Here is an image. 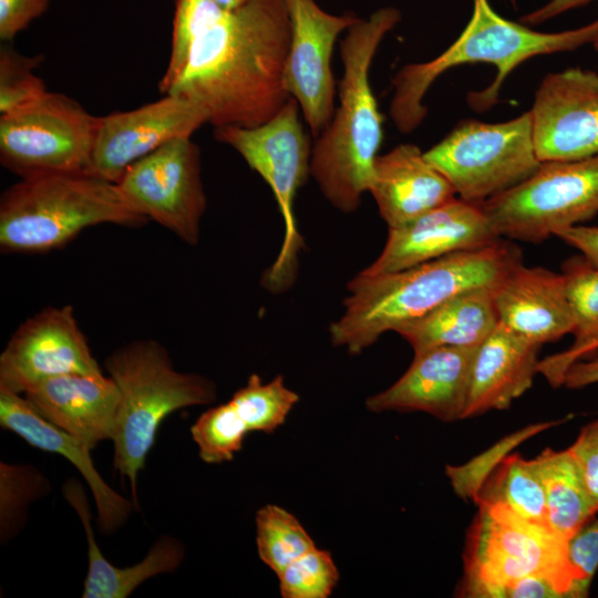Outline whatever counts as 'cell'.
<instances>
[{"mask_svg":"<svg viewBox=\"0 0 598 598\" xmlns=\"http://www.w3.org/2000/svg\"><path fill=\"white\" fill-rule=\"evenodd\" d=\"M290 38L283 0L224 10L195 41L167 94L194 101L215 127L261 125L291 97L283 85Z\"/></svg>","mask_w":598,"mask_h":598,"instance_id":"6da1fadb","label":"cell"},{"mask_svg":"<svg viewBox=\"0 0 598 598\" xmlns=\"http://www.w3.org/2000/svg\"><path fill=\"white\" fill-rule=\"evenodd\" d=\"M523 264L522 250L508 239L454 252L403 270L364 275L348 283L344 311L329 328L331 342L361 353L386 331L415 320L466 290L495 289Z\"/></svg>","mask_w":598,"mask_h":598,"instance_id":"7a4b0ae2","label":"cell"},{"mask_svg":"<svg viewBox=\"0 0 598 598\" xmlns=\"http://www.w3.org/2000/svg\"><path fill=\"white\" fill-rule=\"evenodd\" d=\"M400 18L395 8L379 9L367 20L358 19L340 42V104L316 138L310 172L328 202L342 213L357 210L370 188L383 133L369 72L381 41Z\"/></svg>","mask_w":598,"mask_h":598,"instance_id":"3957f363","label":"cell"},{"mask_svg":"<svg viewBox=\"0 0 598 598\" xmlns=\"http://www.w3.org/2000/svg\"><path fill=\"white\" fill-rule=\"evenodd\" d=\"M598 19L560 32H538L499 16L488 0H473V12L461 35L433 60L404 65L393 78L390 115L401 133L414 131L425 118L423 99L445 71L465 63H488L497 69L484 90L467 94L468 105L484 112L498 101L507 75L524 61L537 55L573 51L594 41Z\"/></svg>","mask_w":598,"mask_h":598,"instance_id":"277c9868","label":"cell"},{"mask_svg":"<svg viewBox=\"0 0 598 598\" xmlns=\"http://www.w3.org/2000/svg\"><path fill=\"white\" fill-rule=\"evenodd\" d=\"M116 183L87 173L21 178L0 198L2 252L41 254L65 246L101 224L138 228L147 223Z\"/></svg>","mask_w":598,"mask_h":598,"instance_id":"5b68a950","label":"cell"},{"mask_svg":"<svg viewBox=\"0 0 598 598\" xmlns=\"http://www.w3.org/2000/svg\"><path fill=\"white\" fill-rule=\"evenodd\" d=\"M105 368L121 396L113 464L127 477L137 508L138 474L161 423L177 410L214 402L217 389L203 375L177 371L165 347L152 339L121 346L107 357Z\"/></svg>","mask_w":598,"mask_h":598,"instance_id":"8992f818","label":"cell"},{"mask_svg":"<svg viewBox=\"0 0 598 598\" xmlns=\"http://www.w3.org/2000/svg\"><path fill=\"white\" fill-rule=\"evenodd\" d=\"M466 538L460 596L503 598L514 581L551 579L564 597H576L568 540L549 525L528 520L497 503L478 504Z\"/></svg>","mask_w":598,"mask_h":598,"instance_id":"52a82bcc","label":"cell"},{"mask_svg":"<svg viewBox=\"0 0 598 598\" xmlns=\"http://www.w3.org/2000/svg\"><path fill=\"white\" fill-rule=\"evenodd\" d=\"M298 102L290 97L267 122L255 127H215V138L236 150L251 169L270 186L281 213L285 234L280 251L264 272L262 286L282 292L297 277L298 257L303 247L293 214L298 189L311 175L312 148L299 117Z\"/></svg>","mask_w":598,"mask_h":598,"instance_id":"ba28073f","label":"cell"},{"mask_svg":"<svg viewBox=\"0 0 598 598\" xmlns=\"http://www.w3.org/2000/svg\"><path fill=\"white\" fill-rule=\"evenodd\" d=\"M481 205L499 238L540 244L598 215V155L542 162L527 179Z\"/></svg>","mask_w":598,"mask_h":598,"instance_id":"9c48e42d","label":"cell"},{"mask_svg":"<svg viewBox=\"0 0 598 598\" xmlns=\"http://www.w3.org/2000/svg\"><path fill=\"white\" fill-rule=\"evenodd\" d=\"M424 156L460 198L478 204L524 182L542 164L529 111L502 123L461 121Z\"/></svg>","mask_w":598,"mask_h":598,"instance_id":"30bf717a","label":"cell"},{"mask_svg":"<svg viewBox=\"0 0 598 598\" xmlns=\"http://www.w3.org/2000/svg\"><path fill=\"white\" fill-rule=\"evenodd\" d=\"M99 117L70 96L47 92L0 117V162L21 178L90 173Z\"/></svg>","mask_w":598,"mask_h":598,"instance_id":"8fae6325","label":"cell"},{"mask_svg":"<svg viewBox=\"0 0 598 598\" xmlns=\"http://www.w3.org/2000/svg\"><path fill=\"white\" fill-rule=\"evenodd\" d=\"M116 184L145 218L187 245L198 244L206 195L200 150L190 137L174 138L136 161Z\"/></svg>","mask_w":598,"mask_h":598,"instance_id":"7c38bea8","label":"cell"},{"mask_svg":"<svg viewBox=\"0 0 598 598\" xmlns=\"http://www.w3.org/2000/svg\"><path fill=\"white\" fill-rule=\"evenodd\" d=\"M66 374L102 375L71 306L47 307L12 333L0 355V388L23 394Z\"/></svg>","mask_w":598,"mask_h":598,"instance_id":"4fadbf2b","label":"cell"},{"mask_svg":"<svg viewBox=\"0 0 598 598\" xmlns=\"http://www.w3.org/2000/svg\"><path fill=\"white\" fill-rule=\"evenodd\" d=\"M283 2L291 28L283 85L317 138L334 113L336 82L330 61L336 40L359 18L352 13L329 14L315 0Z\"/></svg>","mask_w":598,"mask_h":598,"instance_id":"5bb4252c","label":"cell"},{"mask_svg":"<svg viewBox=\"0 0 598 598\" xmlns=\"http://www.w3.org/2000/svg\"><path fill=\"white\" fill-rule=\"evenodd\" d=\"M533 137L540 162L598 155V73L580 66L548 73L532 109Z\"/></svg>","mask_w":598,"mask_h":598,"instance_id":"9a60e30c","label":"cell"},{"mask_svg":"<svg viewBox=\"0 0 598 598\" xmlns=\"http://www.w3.org/2000/svg\"><path fill=\"white\" fill-rule=\"evenodd\" d=\"M205 123V111L181 94L99 117L90 173L117 183L133 163L174 138L190 137Z\"/></svg>","mask_w":598,"mask_h":598,"instance_id":"2e32d148","label":"cell"},{"mask_svg":"<svg viewBox=\"0 0 598 598\" xmlns=\"http://www.w3.org/2000/svg\"><path fill=\"white\" fill-rule=\"evenodd\" d=\"M499 239L481 204L455 197L405 225L389 228L381 254L361 272H394L450 254L481 249Z\"/></svg>","mask_w":598,"mask_h":598,"instance_id":"e0dca14e","label":"cell"},{"mask_svg":"<svg viewBox=\"0 0 598 598\" xmlns=\"http://www.w3.org/2000/svg\"><path fill=\"white\" fill-rule=\"evenodd\" d=\"M477 347H436L414 353L395 383L368 398V410L421 411L444 422L462 419Z\"/></svg>","mask_w":598,"mask_h":598,"instance_id":"ac0fdd59","label":"cell"},{"mask_svg":"<svg viewBox=\"0 0 598 598\" xmlns=\"http://www.w3.org/2000/svg\"><path fill=\"white\" fill-rule=\"evenodd\" d=\"M22 395L45 420L91 450L101 441L113 440L121 396L110 375L55 377Z\"/></svg>","mask_w":598,"mask_h":598,"instance_id":"d6986e66","label":"cell"},{"mask_svg":"<svg viewBox=\"0 0 598 598\" xmlns=\"http://www.w3.org/2000/svg\"><path fill=\"white\" fill-rule=\"evenodd\" d=\"M494 301L499 323L539 346L573 333L561 272L519 264L494 289Z\"/></svg>","mask_w":598,"mask_h":598,"instance_id":"ffe728a7","label":"cell"},{"mask_svg":"<svg viewBox=\"0 0 598 598\" xmlns=\"http://www.w3.org/2000/svg\"><path fill=\"white\" fill-rule=\"evenodd\" d=\"M0 425L29 445L66 458L89 485L97 511V525L113 533L131 515L134 502L114 491L99 474L91 448L40 415L22 394L0 388Z\"/></svg>","mask_w":598,"mask_h":598,"instance_id":"44dd1931","label":"cell"},{"mask_svg":"<svg viewBox=\"0 0 598 598\" xmlns=\"http://www.w3.org/2000/svg\"><path fill=\"white\" fill-rule=\"evenodd\" d=\"M369 192L389 228L405 225L452 200L456 192L414 144L378 155Z\"/></svg>","mask_w":598,"mask_h":598,"instance_id":"7402d4cb","label":"cell"},{"mask_svg":"<svg viewBox=\"0 0 598 598\" xmlns=\"http://www.w3.org/2000/svg\"><path fill=\"white\" fill-rule=\"evenodd\" d=\"M540 347L498 323L476 349L462 419L505 410L530 389Z\"/></svg>","mask_w":598,"mask_h":598,"instance_id":"603a6c76","label":"cell"},{"mask_svg":"<svg viewBox=\"0 0 598 598\" xmlns=\"http://www.w3.org/2000/svg\"><path fill=\"white\" fill-rule=\"evenodd\" d=\"M63 495L78 513L87 540L89 567L83 598H126L145 580L175 571L184 560L185 548L182 542L164 535L138 564L124 568L114 566L102 555L96 544L89 502L81 483L69 480L63 486Z\"/></svg>","mask_w":598,"mask_h":598,"instance_id":"cb8c5ba5","label":"cell"},{"mask_svg":"<svg viewBox=\"0 0 598 598\" xmlns=\"http://www.w3.org/2000/svg\"><path fill=\"white\" fill-rule=\"evenodd\" d=\"M498 323L494 289L481 287L457 293L395 332L417 353L436 347H477Z\"/></svg>","mask_w":598,"mask_h":598,"instance_id":"d4e9b609","label":"cell"},{"mask_svg":"<svg viewBox=\"0 0 598 598\" xmlns=\"http://www.w3.org/2000/svg\"><path fill=\"white\" fill-rule=\"evenodd\" d=\"M561 275L573 315L571 334L575 340L566 351L539 361L537 369L555 388L563 385L571 364L598 350V267L580 254L563 262Z\"/></svg>","mask_w":598,"mask_h":598,"instance_id":"484cf974","label":"cell"},{"mask_svg":"<svg viewBox=\"0 0 598 598\" xmlns=\"http://www.w3.org/2000/svg\"><path fill=\"white\" fill-rule=\"evenodd\" d=\"M533 462L545 491L547 523L555 533L569 540L598 513L578 465L568 448H546Z\"/></svg>","mask_w":598,"mask_h":598,"instance_id":"4316f807","label":"cell"},{"mask_svg":"<svg viewBox=\"0 0 598 598\" xmlns=\"http://www.w3.org/2000/svg\"><path fill=\"white\" fill-rule=\"evenodd\" d=\"M476 505L497 503L517 515L547 524L545 491L533 460L508 454L488 476L481 488Z\"/></svg>","mask_w":598,"mask_h":598,"instance_id":"83f0119b","label":"cell"},{"mask_svg":"<svg viewBox=\"0 0 598 598\" xmlns=\"http://www.w3.org/2000/svg\"><path fill=\"white\" fill-rule=\"evenodd\" d=\"M256 543L260 560L276 575L316 547L291 513L271 504L259 508L256 514Z\"/></svg>","mask_w":598,"mask_h":598,"instance_id":"f1b7e54d","label":"cell"},{"mask_svg":"<svg viewBox=\"0 0 598 598\" xmlns=\"http://www.w3.org/2000/svg\"><path fill=\"white\" fill-rule=\"evenodd\" d=\"M298 401L299 395L286 386L282 375L262 382L256 373L229 400L249 432L267 434L285 423Z\"/></svg>","mask_w":598,"mask_h":598,"instance_id":"f546056e","label":"cell"},{"mask_svg":"<svg viewBox=\"0 0 598 598\" xmlns=\"http://www.w3.org/2000/svg\"><path fill=\"white\" fill-rule=\"evenodd\" d=\"M224 10L214 0H176L169 60L158 82L162 94L181 78L195 41Z\"/></svg>","mask_w":598,"mask_h":598,"instance_id":"4dcf8cb0","label":"cell"},{"mask_svg":"<svg viewBox=\"0 0 598 598\" xmlns=\"http://www.w3.org/2000/svg\"><path fill=\"white\" fill-rule=\"evenodd\" d=\"M248 433L229 401L203 412L190 427L198 455L208 464L231 461Z\"/></svg>","mask_w":598,"mask_h":598,"instance_id":"1f68e13d","label":"cell"},{"mask_svg":"<svg viewBox=\"0 0 598 598\" xmlns=\"http://www.w3.org/2000/svg\"><path fill=\"white\" fill-rule=\"evenodd\" d=\"M50 488L45 477L31 465L0 463V534L2 543L16 536L25 522L30 503Z\"/></svg>","mask_w":598,"mask_h":598,"instance_id":"d6a6232c","label":"cell"},{"mask_svg":"<svg viewBox=\"0 0 598 598\" xmlns=\"http://www.w3.org/2000/svg\"><path fill=\"white\" fill-rule=\"evenodd\" d=\"M558 423V421H553L530 424L503 437L485 452L462 465H447L445 473L453 491L458 497L474 502L488 476L511 451L527 439Z\"/></svg>","mask_w":598,"mask_h":598,"instance_id":"836d02e7","label":"cell"},{"mask_svg":"<svg viewBox=\"0 0 598 598\" xmlns=\"http://www.w3.org/2000/svg\"><path fill=\"white\" fill-rule=\"evenodd\" d=\"M277 576L283 598H327L340 577L331 554L317 547L293 560Z\"/></svg>","mask_w":598,"mask_h":598,"instance_id":"e575fe53","label":"cell"},{"mask_svg":"<svg viewBox=\"0 0 598 598\" xmlns=\"http://www.w3.org/2000/svg\"><path fill=\"white\" fill-rule=\"evenodd\" d=\"M43 55L27 56L4 44L0 48V113L7 114L24 107L48 91L34 71Z\"/></svg>","mask_w":598,"mask_h":598,"instance_id":"d590c367","label":"cell"},{"mask_svg":"<svg viewBox=\"0 0 598 598\" xmlns=\"http://www.w3.org/2000/svg\"><path fill=\"white\" fill-rule=\"evenodd\" d=\"M568 560L576 580V597H586L598 569V519H591L568 540Z\"/></svg>","mask_w":598,"mask_h":598,"instance_id":"8d00e7d4","label":"cell"},{"mask_svg":"<svg viewBox=\"0 0 598 598\" xmlns=\"http://www.w3.org/2000/svg\"><path fill=\"white\" fill-rule=\"evenodd\" d=\"M568 450L578 465L588 494L598 508V419L580 430Z\"/></svg>","mask_w":598,"mask_h":598,"instance_id":"74e56055","label":"cell"},{"mask_svg":"<svg viewBox=\"0 0 598 598\" xmlns=\"http://www.w3.org/2000/svg\"><path fill=\"white\" fill-rule=\"evenodd\" d=\"M50 6V0H0V39L11 41L41 17Z\"/></svg>","mask_w":598,"mask_h":598,"instance_id":"f35d334b","label":"cell"},{"mask_svg":"<svg viewBox=\"0 0 598 598\" xmlns=\"http://www.w3.org/2000/svg\"><path fill=\"white\" fill-rule=\"evenodd\" d=\"M564 597L558 586L543 576H528L507 587L503 598H559Z\"/></svg>","mask_w":598,"mask_h":598,"instance_id":"ab89813d","label":"cell"},{"mask_svg":"<svg viewBox=\"0 0 598 598\" xmlns=\"http://www.w3.org/2000/svg\"><path fill=\"white\" fill-rule=\"evenodd\" d=\"M555 237L576 248L592 265L598 267V226H573L559 230Z\"/></svg>","mask_w":598,"mask_h":598,"instance_id":"60d3db41","label":"cell"},{"mask_svg":"<svg viewBox=\"0 0 598 598\" xmlns=\"http://www.w3.org/2000/svg\"><path fill=\"white\" fill-rule=\"evenodd\" d=\"M594 0H550L543 7L526 13L519 21L525 25L540 24L566 11L588 4Z\"/></svg>","mask_w":598,"mask_h":598,"instance_id":"b9f144b4","label":"cell"},{"mask_svg":"<svg viewBox=\"0 0 598 598\" xmlns=\"http://www.w3.org/2000/svg\"><path fill=\"white\" fill-rule=\"evenodd\" d=\"M595 383H598V358L575 362L566 371L563 381V385L568 389H580Z\"/></svg>","mask_w":598,"mask_h":598,"instance_id":"7bdbcfd3","label":"cell"},{"mask_svg":"<svg viewBox=\"0 0 598 598\" xmlns=\"http://www.w3.org/2000/svg\"><path fill=\"white\" fill-rule=\"evenodd\" d=\"M214 1H216L220 7H223L226 10H234L240 7L247 0H214Z\"/></svg>","mask_w":598,"mask_h":598,"instance_id":"ee69618b","label":"cell"},{"mask_svg":"<svg viewBox=\"0 0 598 598\" xmlns=\"http://www.w3.org/2000/svg\"><path fill=\"white\" fill-rule=\"evenodd\" d=\"M591 45L594 47V49L596 51H598V34L596 35V38L594 39V41L591 42Z\"/></svg>","mask_w":598,"mask_h":598,"instance_id":"f6af8a7d","label":"cell"}]
</instances>
